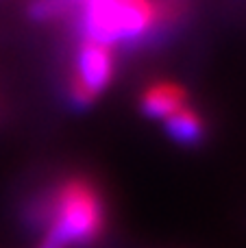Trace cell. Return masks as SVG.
Masks as SVG:
<instances>
[{
	"label": "cell",
	"mask_w": 246,
	"mask_h": 248,
	"mask_svg": "<svg viewBox=\"0 0 246 248\" xmlns=\"http://www.w3.org/2000/svg\"><path fill=\"white\" fill-rule=\"evenodd\" d=\"M164 126L174 141L185 146H194L207 137V122L194 105H187L181 111H177L170 120L164 122Z\"/></svg>",
	"instance_id": "obj_5"
},
{
	"label": "cell",
	"mask_w": 246,
	"mask_h": 248,
	"mask_svg": "<svg viewBox=\"0 0 246 248\" xmlns=\"http://www.w3.org/2000/svg\"><path fill=\"white\" fill-rule=\"evenodd\" d=\"M118 65V50L107 44L83 39L70 61L68 96L74 105H92L109 87Z\"/></svg>",
	"instance_id": "obj_3"
},
{
	"label": "cell",
	"mask_w": 246,
	"mask_h": 248,
	"mask_svg": "<svg viewBox=\"0 0 246 248\" xmlns=\"http://www.w3.org/2000/svg\"><path fill=\"white\" fill-rule=\"evenodd\" d=\"M187 11L179 2H133V0H100V2H46L44 20L72 22L83 39L107 46H135L170 31Z\"/></svg>",
	"instance_id": "obj_1"
},
{
	"label": "cell",
	"mask_w": 246,
	"mask_h": 248,
	"mask_svg": "<svg viewBox=\"0 0 246 248\" xmlns=\"http://www.w3.org/2000/svg\"><path fill=\"white\" fill-rule=\"evenodd\" d=\"M192 105L190 92L177 81H168V78H159V81L146 85L139 92V109L146 118L166 122L181 111L183 107Z\"/></svg>",
	"instance_id": "obj_4"
},
{
	"label": "cell",
	"mask_w": 246,
	"mask_h": 248,
	"mask_svg": "<svg viewBox=\"0 0 246 248\" xmlns=\"http://www.w3.org/2000/svg\"><path fill=\"white\" fill-rule=\"evenodd\" d=\"M31 216L44 229V240L61 248H85L103 237L107 202L96 181L68 174L35 196Z\"/></svg>",
	"instance_id": "obj_2"
}]
</instances>
